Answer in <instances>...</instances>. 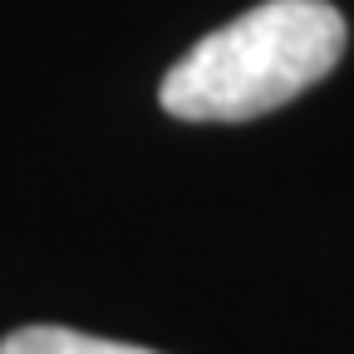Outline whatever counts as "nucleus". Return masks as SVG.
Listing matches in <instances>:
<instances>
[{
  "instance_id": "f257e3e1",
  "label": "nucleus",
  "mask_w": 354,
  "mask_h": 354,
  "mask_svg": "<svg viewBox=\"0 0 354 354\" xmlns=\"http://www.w3.org/2000/svg\"><path fill=\"white\" fill-rule=\"evenodd\" d=\"M344 15L330 0H266L202 35L177 59L158 104L183 123H246L305 88H315L344 55Z\"/></svg>"
},
{
  "instance_id": "f03ea898",
  "label": "nucleus",
  "mask_w": 354,
  "mask_h": 354,
  "mask_svg": "<svg viewBox=\"0 0 354 354\" xmlns=\"http://www.w3.org/2000/svg\"><path fill=\"white\" fill-rule=\"evenodd\" d=\"M0 354H158V349L99 339V335L64 330V325H25V330H15V335L0 339Z\"/></svg>"
}]
</instances>
